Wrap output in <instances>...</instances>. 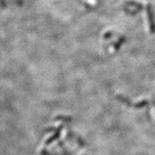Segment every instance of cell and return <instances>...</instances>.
I'll return each instance as SVG.
<instances>
[{
	"instance_id": "6da1fadb",
	"label": "cell",
	"mask_w": 155,
	"mask_h": 155,
	"mask_svg": "<svg viewBox=\"0 0 155 155\" xmlns=\"http://www.w3.org/2000/svg\"><path fill=\"white\" fill-rule=\"evenodd\" d=\"M147 14L148 18H149L150 25V30L151 32H155V23H154V18H153V11H152V8L150 5H147Z\"/></svg>"
}]
</instances>
